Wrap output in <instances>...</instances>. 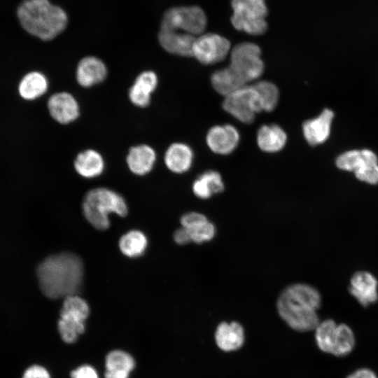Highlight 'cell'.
I'll list each match as a JSON object with an SVG mask.
<instances>
[{
  "label": "cell",
  "mask_w": 378,
  "mask_h": 378,
  "mask_svg": "<svg viewBox=\"0 0 378 378\" xmlns=\"http://www.w3.org/2000/svg\"><path fill=\"white\" fill-rule=\"evenodd\" d=\"M206 18L196 6H180L167 10L158 33L161 46L168 52L192 57V46L197 36L204 33Z\"/></svg>",
  "instance_id": "obj_1"
},
{
  "label": "cell",
  "mask_w": 378,
  "mask_h": 378,
  "mask_svg": "<svg viewBox=\"0 0 378 378\" xmlns=\"http://www.w3.org/2000/svg\"><path fill=\"white\" fill-rule=\"evenodd\" d=\"M319 291L306 283H294L283 289L276 300L277 312L292 329L314 330L320 322L317 310L321 305Z\"/></svg>",
  "instance_id": "obj_2"
},
{
  "label": "cell",
  "mask_w": 378,
  "mask_h": 378,
  "mask_svg": "<svg viewBox=\"0 0 378 378\" xmlns=\"http://www.w3.org/2000/svg\"><path fill=\"white\" fill-rule=\"evenodd\" d=\"M41 290L49 298L76 295L83 279V265L76 255L64 252L43 260L37 268Z\"/></svg>",
  "instance_id": "obj_3"
},
{
  "label": "cell",
  "mask_w": 378,
  "mask_h": 378,
  "mask_svg": "<svg viewBox=\"0 0 378 378\" xmlns=\"http://www.w3.org/2000/svg\"><path fill=\"white\" fill-rule=\"evenodd\" d=\"M17 16L27 33L43 41L55 38L67 24L66 13L49 0H24L17 8Z\"/></svg>",
  "instance_id": "obj_4"
},
{
  "label": "cell",
  "mask_w": 378,
  "mask_h": 378,
  "mask_svg": "<svg viewBox=\"0 0 378 378\" xmlns=\"http://www.w3.org/2000/svg\"><path fill=\"white\" fill-rule=\"evenodd\" d=\"M82 206L88 222L101 230L109 227V214L115 213L120 216H125L127 213V206L123 197L105 188H97L88 192Z\"/></svg>",
  "instance_id": "obj_5"
},
{
  "label": "cell",
  "mask_w": 378,
  "mask_h": 378,
  "mask_svg": "<svg viewBox=\"0 0 378 378\" xmlns=\"http://www.w3.org/2000/svg\"><path fill=\"white\" fill-rule=\"evenodd\" d=\"M233 27L248 34L258 36L267 29V8L265 0H231Z\"/></svg>",
  "instance_id": "obj_6"
},
{
  "label": "cell",
  "mask_w": 378,
  "mask_h": 378,
  "mask_svg": "<svg viewBox=\"0 0 378 378\" xmlns=\"http://www.w3.org/2000/svg\"><path fill=\"white\" fill-rule=\"evenodd\" d=\"M261 50L255 43L242 42L234 46L230 52L229 66L246 83L255 80L264 71Z\"/></svg>",
  "instance_id": "obj_7"
},
{
  "label": "cell",
  "mask_w": 378,
  "mask_h": 378,
  "mask_svg": "<svg viewBox=\"0 0 378 378\" xmlns=\"http://www.w3.org/2000/svg\"><path fill=\"white\" fill-rule=\"evenodd\" d=\"M223 109L240 122L251 123L255 114L262 111L258 94L253 85H246L225 97Z\"/></svg>",
  "instance_id": "obj_8"
},
{
  "label": "cell",
  "mask_w": 378,
  "mask_h": 378,
  "mask_svg": "<svg viewBox=\"0 0 378 378\" xmlns=\"http://www.w3.org/2000/svg\"><path fill=\"white\" fill-rule=\"evenodd\" d=\"M228 39L215 33H203L192 46V57L203 64H213L223 60L230 52Z\"/></svg>",
  "instance_id": "obj_9"
},
{
  "label": "cell",
  "mask_w": 378,
  "mask_h": 378,
  "mask_svg": "<svg viewBox=\"0 0 378 378\" xmlns=\"http://www.w3.org/2000/svg\"><path fill=\"white\" fill-rule=\"evenodd\" d=\"M349 292L360 305L368 307L378 300V281L369 272H356L350 279Z\"/></svg>",
  "instance_id": "obj_10"
},
{
  "label": "cell",
  "mask_w": 378,
  "mask_h": 378,
  "mask_svg": "<svg viewBox=\"0 0 378 378\" xmlns=\"http://www.w3.org/2000/svg\"><path fill=\"white\" fill-rule=\"evenodd\" d=\"M206 141L214 153L227 155L237 148L239 141V134L233 125H216L209 130Z\"/></svg>",
  "instance_id": "obj_11"
},
{
  "label": "cell",
  "mask_w": 378,
  "mask_h": 378,
  "mask_svg": "<svg viewBox=\"0 0 378 378\" xmlns=\"http://www.w3.org/2000/svg\"><path fill=\"white\" fill-rule=\"evenodd\" d=\"M48 108L52 118L61 124H68L79 115L76 99L66 92L52 94L48 99Z\"/></svg>",
  "instance_id": "obj_12"
},
{
  "label": "cell",
  "mask_w": 378,
  "mask_h": 378,
  "mask_svg": "<svg viewBox=\"0 0 378 378\" xmlns=\"http://www.w3.org/2000/svg\"><path fill=\"white\" fill-rule=\"evenodd\" d=\"M333 116V112L326 108L318 117L304 122L302 132L309 144L316 146L327 140Z\"/></svg>",
  "instance_id": "obj_13"
},
{
  "label": "cell",
  "mask_w": 378,
  "mask_h": 378,
  "mask_svg": "<svg viewBox=\"0 0 378 378\" xmlns=\"http://www.w3.org/2000/svg\"><path fill=\"white\" fill-rule=\"evenodd\" d=\"M106 75L107 69L105 64L94 56L81 59L76 68V80L80 85L85 88L102 82Z\"/></svg>",
  "instance_id": "obj_14"
},
{
  "label": "cell",
  "mask_w": 378,
  "mask_h": 378,
  "mask_svg": "<svg viewBox=\"0 0 378 378\" xmlns=\"http://www.w3.org/2000/svg\"><path fill=\"white\" fill-rule=\"evenodd\" d=\"M158 85V77L152 71L141 72L129 90V98L139 107H146L150 102L151 94Z\"/></svg>",
  "instance_id": "obj_15"
},
{
  "label": "cell",
  "mask_w": 378,
  "mask_h": 378,
  "mask_svg": "<svg viewBox=\"0 0 378 378\" xmlns=\"http://www.w3.org/2000/svg\"><path fill=\"white\" fill-rule=\"evenodd\" d=\"M215 341L218 348L224 351L239 349L244 342V330L236 321L221 322L215 332Z\"/></svg>",
  "instance_id": "obj_16"
},
{
  "label": "cell",
  "mask_w": 378,
  "mask_h": 378,
  "mask_svg": "<svg viewBox=\"0 0 378 378\" xmlns=\"http://www.w3.org/2000/svg\"><path fill=\"white\" fill-rule=\"evenodd\" d=\"M164 160L170 171L182 174L188 171L192 166L193 152L187 144L174 143L167 149Z\"/></svg>",
  "instance_id": "obj_17"
},
{
  "label": "cell",
  "mask_w": 378,
  "mask_h": 378,
  "mask_svg": "<svg viewBox=\"0 0 378 378\" xmlns=\"http://www.w3.org/2000/svg\"><path fill=\"white\" fill-rule=\"evenodd\" d=\"M155 160V150L146 144L130 148L127 156L129 169L136 175H144L148 173L153 169Z\"/></svg>",
  "instance_id": "obj_18"
},
{
  "label": "cell",
  "mask_w": 378,
  "mask_h": 378,
  "mask_svg": "<svg viewBox=\"0 0 378 378\" xmlns=\"http://www.w3.org/2000/svg\"><path fill=\"white\" fill-rule=\"evenodd\" d=\"M225 185L221 175L216 171L208 170L200 174L193 182V194L199 199L207 200L221 193Z\"/></svg>",
  "instance_id": "obj_19"
},
{
  "label": "cell",
  "mask_w": 378,
  "mask_h": 378,
  "mask_svg": "<svg viewBox=\"0 0 378 378\" xmlns=\"http://www.w3.org/2000/svg\"><path fill=\"white\" fill-rule=\"evenodd\" d=\"M286 141V132L277 125H262L257 133L258 146L264 152H278L284 147Z\"/></svg>",
  "instance_id": "obj_20"
},
{
  "label": "cell",
  "mask_w": 378,
  "mask_h": 378,
  "mask_svg": "<svg viewBox=\"0 0 378 378\" xmlns=\"http://www.w3.org/2000/svg\"><path fill=\"white\" fill-rule=\"evenodd\" d=\"M134 365V360L129 354L120 350L112 351L105 359V378H128Z\"/></svg>",
  "instance_id": "obj_21"
},
{
  "label": "cell",
  "mask_w": 378,
  "mask_h": 378,
  "mask_svg": "<svg viewBox=\"0 0 378 378\" xmlns=\"http://www.w3.org/2000/svg\"><path fill=\"white\" fill-rule=\"evenodd\" d=\"M211 82L215 90L224 97L248 85L229 66L216 71Z\"/></svg>",
  "instance_id": "obj_22"
},
{
  "label": "cell",
  "mask_w": 378,
  "mask_h": 378,
  "mask_svg": "<svg viewBox=\"0 0 378 378\" xmlns=\"http://www.w3.org/2000/svg\"><path fill=\"white\" fill-rule=\"evenodd\" d=\"M74 167L81 176L93 178L102 173L104 161L97 151L88 149L77 155L74 161Z\"/></svg>",
  "instance_id": "obj_23"
},
{
  "label": "cell",
  "mask_w": 378,
  "mask_h": 378,
  "mask_svg": "<svg viewBox=\"0 0 378 378\" xmlns=\"http://www.w3.org/2000/svg\"><path fill=\"white\" fill-rule=\"evenodd\" d=\"M370 162H378V159L372 151L368 149L349 150L340 155L336 160L339 169L354 172Z\"/></svg>",
  "instance_id": "obj_24"
},
{
  "label": "cell",
  "mask_w": 378,
  "mask_h": 378,
  "mask_svg": "<svg viewBox=\"0 0 378 378\" xmlns=\"http://www.w3.org/2000/svg\"><path fill=\"white\" fill-rule=\"evenodd\" d=\"M48 82L43 74L32 71L26 74L19 85L20 96L27 100H32L43 95L48 90Z\"/></svg>",
  "instance_id": "obj_25"
},
{
  "label": "cell",
  "mask_w": 378,
  "mask_h": 378,
  "mask_svg": "<svg viewBox=\"0 0 378 378\" xmlns=\"http://www.w3.org/2000/svg\"><path fill=\"white\" fill-rule=\"evenodd\" d=\"M356 337L351 328L346 323H337L332 355L344 357L354 350Z\"/></svg>",
  "instance_id": "obj_26"
},
{
  "label": "cell",
  "mask_w": 378,
  "mask_h": 378,
  "mask_svg": "<svg viewBox=\"0 0 378 378\" xmlns=\"http://www.w3.org/2000/svg\"><path fill=\"white\" fill-rule=\"evenodd\" d=\"M148 241L145 234L139 230H131L121 237L119 247L121 252L130 258H136L144 253Z\"/></svg>",
  "instance_id": "obj_27"
},
{
  "label": "cell",
  "mask_w": 378,
  "mask_h": 378,
  "mask_svg": "<svg viewBox=\"0 0 378 378\" xmlns=\"http://www.w3.org/2000/svg\"><path fill=\"white\" fill-rule=\"evenodd\" d=\"M337 323L333 319L320 321L314 329L318 348L323 353L332 354Z\"/></svg>",
  "instance_id": "obj_28"
},
{
  "label": "cell",
  "mask_w": 378,
  "mask_h": 378,
  "mask_svg": "<svg viewBox=\"0 0 378 378\" xmlns=\"http://www.w3.org/2000/svg\"><path fill=\"white\" fill-rule=\"evenodd\" d=\"M89 312L90 309L86 301L76 295H71L64 298L60 310V317L85 322Z\"/></svg>",
  "instance_id": "obj_29"
},
{
  "label": "cell",
  "mask_w": 378,
  "mask_h": 378,
  "mask_svg": "<svg viewBox=\"0 0 378 378\" xmlns=\"http://www.w3.org/2000/svg\"><path fill=\"white\" fill-rule=\"evenodd\" d=\"M256 90L262 107V111H273L279 101V92L277 87L270 81L260 80L252 84Z\"/></svg>",
  "instance_id": "obj_30"
},
{
  "label": "cell",
  "mask_w": 378,
  "mask_h": 378,
  "mask_svg": "<svg viewBox=\"0 0 378 378\" xmlns=\"http://www.w3.org/2000/svg\"><path fill=\"white\" fill-rule=\"evenodd\" d=\"M58 330L62 340L72 343L85 331V322L68 318H61L58 321Z\"/></svg>",
  "instance_id": "obj_31"
},
{
  "label": "cell",
  "mask_w": 378,
  "mask_h": 378,
  "mask_svg": "<svg viewBox=\"0 0 378 378\" xmlns=\"http://www.w3.org/2000/svg\"><path fill=\"white\" fill-rule=\"evenodd\" d=\"M191 242L197 244L211 241L216 234V227L209 220L190 229H186Z\"/></svg>",
  "instance_id": "obj_32"
},
{
  "label": "cell",
  "mask_w": 378,
  "mask_h": 378,
  "mask_svg": "<svg viewBox=\"0 0 378 378\" xmlns=\"http://www.w3.org/2000/svg\"><path fill=\"white\" fill-rule=\"evenodd\" d=\"M354 174L361 181L372 185L377 184L378 162L368 163L354 172Z\"/></svg>",
  "instance_id": "obj_33"
},
{
  "label": "cell",
  "mask_w": 378,
  "mask_h": 378,
  "mask_svg": "<svg viewBox=\"0 0 378 378\" xmlns=\"http://www.w3.org/2000/svg\"><path fill=\"white\" fill-rule=\"evenodd\" d=\"M208 220L209 219L204 214L197 211H190L181 217L180 223L181 227L188 230L197 226Z\"/></svg>",
  "instance_id": "obj_34"
},
{
  "label": "cell",
  "mask_w": 378,
  "mask_h": 378,
  "mask_svg": "<svg viewBox=\"0 0 378 378\" xmlns=\"http://www.w3.org/2000/svg\"><path fill=\"white\" fill-rule=\"evenodd\" d=\"M22 378H50V376L45 368L34 365L24 371Z\"/></svg>",
  "instance_id": "obj_35"
},
{
  "label": "cell",
  "mask_w": 378,
  "mask_h": 378,
  "mask_svg": "<svg viewBox=\"0 0 378 378\" xmlns=\"http://www.w3.org/2000/svg\"><path fill=\"white\" fill-rule=\"evenodd\" d=\"M71 378H99L96 370L90 365H82L71 371Z\"/></svg>",
  "instance_id": "obj_36"
},
{
  "label": "cell",
  "mask_w": 378,
  "mask_h": 378,
  "mask_svg": "<svg viewBox=\"0 0 378 378\" xmlns=\"http://www.w3.org/2000/svg\"><path fill=\"white\" fill-rule=\"evenodd\" d=\"M346 378H378V376L372 369L360 368L353 371Z\"/></svg>",
  "instance_id": "obj_37"
},
{
  "label": "cell",
  "mask_w": 378,
  "mask_h": 378,
  "mask_svg": "<svg viewBox=\"0 0 378 378\" xmlns=\"http://www.w3.org/2000/svg\"><path fill=\"white\" fill-rule=\"evenodd\" d=\"M173 238L174 241L179 245H185L191 242L188 230L183 227L177 229L174 232Z\"/></svg>",
  "instance_id": "obj_38"
}]
</instances>
